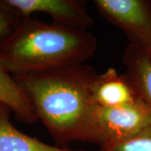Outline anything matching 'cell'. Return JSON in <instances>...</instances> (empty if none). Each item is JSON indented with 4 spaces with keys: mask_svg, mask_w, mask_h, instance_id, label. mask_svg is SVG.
Listing matches in <instances>:
<instances>
[{
    "mask_svg": "<svg viewBox=\"0 0 151 151\" xmlns=\"http://www.w3.org/2000/svg\"><path fill=\"white\" fill-rule=\"evenodd\" d=\"M95 117L102 145H113L140 134L151 124V109L141 99L122 107H96Z\"/></svg>",
    "mask_w": 151,
    "mask_h": 151,
    "instance_id": "277c9868",
    "label": "cell"
},
{
    "mask_svg": "<svg viewBox=\"0 0 151 151\" xmlns=\"http://www.w3.org/2000/svg\"><path fill=\"white\" fill-rule=\"evenodd\" d=\"M17 14L28 18L34 13H44L53 23L65 27L87 30L94 20L86 10V1L79 0H4Z\"/></svg>",
    "mask_w": 151,
    "mask_h": 151,
    "instance_id": "5b68a950",
    "label": "cell"
},
{
    "mask_svg": "<svg viewBox=\"0 0 151 151\" xmlns=\"http://www.w3.org/2000/svg\"><path fill=\"white\" fill-rule=\"evenodd\" d=\"M95 35L55 23L20 18L0 40V63L13 76L82 64L96 52Z\"/></svg>",
    "mask_w": 151,
    "mask_h": 151,
    "instance_id": "7a4b0ae2",
    "label": "cell"
},
{
    "mask_svg": "<svg viewBox=\"0 0 151 151\" xmlns=\"http://www.w3.org/2000/svg\"><path fill=\"white\" fill-rule=\"evenodd\" d=\"M97 76L91 65H67L14 76L51 135L55 145L81 141L102 145L92 85Z\"/></svg>",
    "mask_w": 151,
    "mask_h": 151,
    "instance_id": "6da1fadb",
    "label": "cell"
},
{
    "mask_svg": "<svg viewBox=\"0 0 151 151\" xmlns=\"http://www.w3.org/2000/svg\"><path fill=\"white\" fill-rule=\"evenodd\" d=\"M98 14L121 29L129 40L151 53L150 0H95Z\"/></svg>",
    "mask_w": 151,
    "mask_h": 151,
    "instance_id": "3957f363",
    "label": "cell"
},
{
    "mask_svg": "<svg viewBox=\"0 0 151 151\" xmlns=\"http://www.w3.org/2000/svg\"><path fill=\"white\" fill-rule=\"evenodd\" d=\"M12 109L0 103V151H84L50 145L22 133L10 122Z\"/></svg>",
    "mask_w": 151,
    "mask_h": 151,
    "instance_id": "ba28073f",
    "label": "cell"
},
{
    "mask_svg": "<svg viewBox=\"0 0 151 151\" xmlns=\"http://www.w3.org/2000/svg\"><path fill=\"white\" fill-rule=\"evenodd\" d=\"M98 151H151V124L129 139L100 147Z\"/></svg>",
    "mask_w": 151,
    "mask_h": 151,
    "instance_id": "30bf717a",
    "label": "cell"
},
{
    "mask_svg": "<svg viewBox=\"0 0 151 151\" xmlns=\"http://www.w3.org/2000/svg\"><path fill=\"white\" fill-rule=\"evenodd\" d=\"M91 92L96 107H122L140 99L125 74L120 75L113 67L97 74L92 82Z\"/></svg>",
    "mask_w": 151,
    "mask_h": 151,
    "instance_id": "8992f818",
    "label": "cell"
},
{
    "mask_svg": "<svg viewBox=\"0 0 151 151\" xmlns=\"http://www.w3.org/2000/svg\"><path fill=\"white\" fill-rule=\"evenodd\" d=\"M0 103L9 107L17 119L25 124H35L39 120L32 103L25 92L1 63Z\"/></svg>",
    "mask_w": 151,
    "mask_h": 151,
    "instance_id": "9c48e42d",
    "label": "cell"
},
{
    "mask_svg": "<svg viewBox=\"0 0 151 151\" xmlns=\"http://www.w3.org/2000/svg\"><path fill=\"white\" fill-rule=\"evenodd\" d=\"M20 18L6 4L4 0H0V40L13 31Z\"/></svg>",
    "mask_w": 151,
    "mask_h": 151,
    "instance_id": "8fae6325",
    "label": "cell"
},
{
    "mask_svg": "<svg viewBox=\"0 0 151 151\" xmlns=\"http://www.w3.org/2000/svg\"><path fill=\"white\" fill-rule=\"evenodd\" d=\"M123 63L125 76L138 97L151 109V53L132 44L124 50Z\"/></svg>",
    "mask_w": 151,
    "mask_h": 151,
    "instance_id": "52a82bcc",
    "label": "cell"
}]
</instances>
